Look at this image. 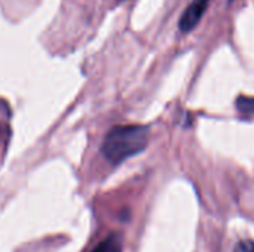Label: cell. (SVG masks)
<instances>
[{
    "instance_id": "obj_1",
    "label": "cell",
    "mask_w": 254,
    "mask_h": 252,
    "mask_svg": "<svg viewBox=\"0 0 254 252\" xmlns=\"http://www.w3.org/2000/svg\"><path fill=\"white\" fill-rule=\"evenodd\" d=\"M149 143V128L143 125H119L106 135L101 153L112 163L119 165L124 160L146 150Z\"/></svg>"
},
{
    "instance_id": "obj_2",
    "label": "cell",
    "mask_w": 254,
    "mask_h": 252,
    "mask_svg": "<svg viewBox=\"0 0 254 252\" xmlns=\"http://www.w3.org/2000/svg\"><path fill=\"white\" fill-rule=\"evenodd\" d=\"M210 1H211V0H193V1L188 6V9L185 10V13L182 15V18H180V21H179L180 30L185 31V33L193 30V28L198 25V22L201 21V18H202L205 9L208 7Z\"/></svg>"
},
{
    "instance_id": "obj_3",
    "label": "cell",
    "mask_w": 254,
    "mask_h": 252,
    "mask_svg": "<svg viewBox=\"0 0 254 252\" xmlns=\"http://www.w3.org/2000/svg\"><path fill=\"white\" fill-rule=\"evenodd\" d=\"M92 252H122V239L118 233H112L100 242Z\"/></svg>"
},
{
    "instance_id": "obj_4",
    "label": "cell",
    "mask_w": 254,
    "mask_h": 252,
    "mask_svg": "<svg viewBox=\"0 0 254 252\" xmlns=\"http://www.w3.org/2000/svg\"><path fill=\"white\" fill-rule=\"evenodd\" d=\"M237 108L247 116L254 114V97H238L237 98Z\"/></svg>"
},
{
    "instance_id": "obj_5",
    "label": "cell",
    "mask_w": 254,
    "mask_h": 252,
    "mask_svg": "<svg viewBox=\"0 0 254 252\" xmlns=\"http://www.w3.org/2000/svg\"><path fill=\"white\" fill-rule=\"evenodd\" d=\"M234 252H254V242H252V241H241L235 247Z\"/></svg>"
},
{
    "instance_id": "obj_6",
    "label": "cell",
    "mask_w": 254,
    "mask_h": 252,
    "mask_svg": "<svg viewBox=\"0 0 254 252\" xmlns=\"http://www.w3.org/2000/svg\"><path fill=\"white\" fill-rule=\"evenodd\" d=\"M119 1H125V0H119Z\"/></svg>"
}]
</instances>
